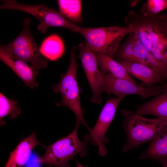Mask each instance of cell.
Masks as SVG:
<instances>
[{
  "instance_id": "6da1fadb",
  "label": "cell",
  "mask_w": 167,
  "mask_h": 167,
  "mask_svg": "<svg viewBox=\"0 0 167 167\" xmlns=\"http://www.w3.org/2000/svg\"><path fill=\"white\" fill-rule=\"evenodd\" d=\"M134 33L154 57L167 67V15L150 14L141 9L130 11L125 19Z\"/></svg>"
},
{
  "instance_id": "7a4b0ae2",
  "label": "cell",
  "mask_w": 167,
  "mask_h": 167,
  "mask_svg": "<svg viewBox=\"0 0 167 167\" xmlns=\"http://www.w3.org/2000/svg\"><path fill=\"white\" fill-rule=\"evenodd\" d=\"M121 112L124 117L123 127L127 137L122 149L123 152L137 148L167 131V119H148L124 109Z\"/></svg>"
},
{
  "instance_id": "3957f363",
  "label": "cell",
  "mask_w": 167,
  "mask_h": 167,
  "mask_svg": "<svg viewBox=\"0 0 167 167\" xmlns=\"http://www.w3.org/2000/svg\"><path fill=\"white\" fill-rule=\"evenodd\" d=\"M135 31L134 27L129 24L124 26L81 28L79 33L84 38L86 45L92 51L113 58L122 39Z\"/></svg>"
},
{
  "instance_id": "277c9868",
  "label": "cell",
  "mask_w": 167,
  "mask_h": 167,
  "mask_svg": "<svg viewBox=\"0 0 167 167\" xmlns=\"http://www.w3.org/2000/svg\"><path fill=\"white\" fill-rule=\"evenodd\" d=\"M79 126L75 124L74 130L67 136L48 146L43 145L45 152L37 161L49 167H71L69 161L75 156L78 154L82 157L86 156L88 143L78 138Z\"/></svg>"
},
{
  "instance_id": "5b68a950",
  "label": "cell",
  "mask_w": 167,
  "mask_h": 167,
  "mask_svg": "<svg viewBox=\"0 0 167 167\" xmlns=\"http://www.w3.org/2000/svg\"><path fill=\"white\" fill-rule=\"evenodd\" d=\"M76 47L71 49L70 61L67 70L61 75L59 82L53 85L52 89L55 93H60L62 99L56 103L57 106H66L75 113L76 124H82L89 132L91 130L87 124L83 116L84 111L81 107L79 88L77 81V64L75 58Z\"/></svg>"
},
{
  "instance_id": "8992f818",
  "label": "cell",
  "mask_w": 167,
  "mask_h": 167,
  "mask_svg": "<svg viewBox=\"0 0 167 167\" xmlns=\"http://www.w3.org/2000/svg\"><path fill=\"white\" fill-rule=\"evenodd\" d=\"M31 19L27 18L23 21V28L21 32L8 44L1 45L0 48L14 57L30 64L37 70L46 68L48 59L40 51L30 29Z\"/></svg>"
},
{
  "instance_id": "52a82bcc",
  "label": "cell",
  "mask_w": 167,
  "mask_h": 167,
  "mask_svg": "<svg viewBox=\"0 0 167 167\" xmlns=\"http://www.w3.org/2000/svg\"><path fill=\"white\" fill-rule=\"evenodd\" d=\"M0 9L19 11L29 14L37 19L40 24L37 29L43 33L51 27H57L67 28L79 33L81 27L69 20L59 12L42 4L37 5L23 4L15 0L1 1Z\"/></svg>"
},
{
  "instance_id": "ba28073f",
  "label": "cell",
  "mask_w": 167,
  "mask_h": 167,
  "mask_svg": "<svg viewBox=\"0 0 167 167\" xmlns=\"http://www.w3.org/2000/svg\"><path fill=\"white\" fill-rule=\"evenodd\" d=\"M114 58L118 61L128 60L143 64L164 79H167V67L154 57L134 32L129 34L126 41L120 45Z\"/></svg>"
},
{
  "instance_id": "9c48e42d",
  "label": "cell",
  "mask_w": 167,
  "mask_h": 167,
  "mask_svg": "<svg viewBox=\"0 0 167 167\" xmlns=\"http://www.w3.org/2000/svg\"><path fill=\"white\" fill-rule=\"evenodd\" d=\"M123 98L120 97L108 99L103 108L93 128L84 135V141L88 143L97 146L102 156L107 153L105 145L109 143L105 134L115 116L119 103Z\"/></svg>"
},
{
  "instance_id": "30bf717a",
  "label": "cell",
  "mask_w": 167,
  "mask_h": 167,
  "mask_svg": "<svg viewBox=\"0 0 167 167\" xmlns=\"http://www.w3.org/2000/svg\"><path fill=\"white\" fill-rule=\"evenodd\" d=\"M100 71L102 92H105L108 95L112 94L117 97L124 98L128 95L134 94L145 99L156 96L163 92V88L160 86L148 88L138 85L127 80Z\"/></svg>"
},
{
  "instance_id": "8fae6325",
  "label": "cell",
  "mask_w": 167,
  "mask_h": 167,
  "mask_svg": "<svg viewBox=\"0 0 167 167\" xmlns=\"http://www.w3.org/2000/svg\"><path fill=\"white\" fill-rule=\"evenodd\" d=\"M79 48V57L92 92L90 101L93 103L100 104L102 101V78L96 57L94 52L88 48L85 43H80Z\"/></svg>"
},
{
  "instance_id": "7c38bea8",
  "label": "cell",
  "mask_w": 167,
  "mask_h": 167,
  "mask_svg": "<svg viewBox=\"0 0 167 167\" xmlns=\"http://www.w3.org/2000/svg\"><path fill=\"white\" fill-rule=\"evenodd\" d=\"M0 59L9 67L31 88L37 87L36 78L39 72L25 62L19 59L0 48Z\"/></svg>"
},
{
  "instance_id": "4fadbf2b",
  "label": "cell",
  "mask_w": 167,
  "mask_h": 167,
  "mask_svg": "<svg viewBox=\"0 0 167 167\" xmlns=\"http://www.w3.org/2000/svg\"><path fill=\"white\" fill-rule=\"evenodd\" d=\"M43 145L32 132L23 139L11 152L4 167H22L28 161L33 149L38 145Z\"/></svg>"
},
{
  "instance_id": "5bb4252c",
  "label": "cell",
  "mask_w": 167,
  "mask_h": 167,
  "mask_svg": "<svg viewBox=\"0 0 167 167\" xmlns=\"http://www.w3.org/2000/svg\"><path fill=\"white\" fill-rule=\"evenodd\" d=\"M118 62L123 66L130 75L147 85H152L161 83L165 79L153 69L143 64L128 60Z\"/></svg>"
},
{
  "instance_id": "9a60e30c",
  "label": "cell",
  "mask_w": 167,
  "mask_h": 167,
  "mask_svg": "<svg viewBox=\"0 0 167 167\" xmlns=\"http://www.w3.org/2000/svg\"><path fill=\"white\" fill-rule=\"evenodd\" d=\"M94 53L100 66V71L136 84L123 66L113 57L100 53Z\"/></svg>"
},
{
  "instance_id": "2e32d148",
  "label": "cell",
  "mask_w": 167,
  "mask_h": 167,
  "mask_svg": "<svg viewBox=\"0 0 167 167\" xmlns=\"http://www.w3.org/2000/svg\"><path fill=\"white\" fill-rule=\"evenodd\" d=\"M135 113L141 116L150 114L158 118L167 119V93L162 92L139 106Z\"/></svg>"
},
{
  "instance_id": "e0dca14e",
  "label": "cell",
  "mask_w": 167,
  "mask_h": 167,
  "mask_svg": "<svg viewBox=\"0 0 167 167\" xmlns=\"http://www.w3.org/2000/svg\"><path fill=\"white\" fill-rule=\"evenodd\" d=\"M140 159H151L159 162L167 159V131L152 140L148 148L139 157Z\"/></svg>"
},
{
  "instance_id": "ac0fdd59",
  "label": "cell",
  "mask_w": 167,
  "mask_h": 167,
  "mask_svg": "<svg viewBox=\"0 0 167 167\" xmlns=\"http://www.w3.org/2000/svg\"><path fill=\"white\" fill-rule=\"evenodd\" d=\"M42 54L48 59L56 60L63 54L64 46L63 41L58 35L53 34L45 39L40 47Z\"/></svg>"
},
{
  "instance_id": "d6986e66",
  "label": "cell",
  "mask_w": 167,
  "mask_h": 167,
  "mask_svg": "<svg viewBox=\"0 0 167 167\" xmlns=\"http://www.w3.org/2000/svg\"><path fill=\"white\" fill-rule=\"evenodd\" d=\"M57 2L59 12L63 17L75 24L82 21L81 0H58Z\"/></svg>"
},
{
  "instance_id": "ffe728a7",
  "label": "cell",
  "mask_w": 167,
  "mask_h": 167,
  "mask_svg": "<svg viewBox=\"0 0 167 167\" xmlns=\"http://www.w3.org/2000/svg\"><path fill=\"white\" fill-rule=\"evenodd\" d=\"M21 108L18 105L17 101L8 98L2 93H0V126L5 123L4 118L9 116L14 119L17 117L21 113Z\"/></svg>"
},
{
  "instance_id": "44dd1931",
  "label": "cell",
  "mask_w": 167,
  "mask_h": 167,
  "mask_svg": "<svg viewBox=\"0 0 167 167\" xmlns=\"http://www.w3.org/2000/svg\"><path fill=\"white\" fill-rule=\"evenodd\" d=\"M167 8V0H148L142 9L154 15L159 13Z\"/></svg>"
},
{
  "instance_id": "7402d4cb",
  "label": "cell",
  "mask_w": 167,
  "mask_h": 167,
  "mask_svg": "<svg viewBox=\"0 0 167 167\" xmlns=\"http://www.w3.org/2000/svg\"><path fill=\"white\" fill-rule=\"evenodd\" d=\"M163 167H167V159L160 161L159 162Z\"/></svg>"
},
{
  "instance_id": "603a6c76",
  "label": "cell",
  "mask_w": 167,
  "mask_h": 167,
  "mask_svg": "<svg viewBox=\"0 0 167 167\" xmlns=\"http://www.w3.org/2000/svg\"><path fill=\"white\" fill-rule=\"evenodd\" d=\"M75 164L76 167H84L76 160L75 161Z\"/></svg>"
},
{
  "instance_id": "cb8c5ba5",
  "label": "cell",
  "mask_w": 167,
  "mask_h": 167,
  "mask_svg": "<svg viewBox=\"0 0 167 167\" xmlns=\"http://www.w3.org/2000/svg\"><path fill=\"white\" fill-rule=\"evenodd\" d=\"M163 92L167 93V82L164 87L163 88Z\"/></svg>"
}]
</instances>
